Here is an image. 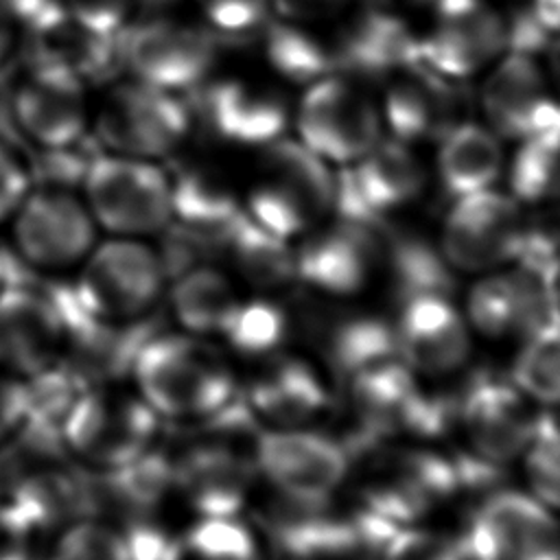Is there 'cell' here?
I'll return each mask as SVG.
<instances>
[{"mask_svg":"<svg viewBox=\"0 0 560 560\" xmlns=\"http://www.w3.org/2000/svg\"><path fill=\"white\" fill-rule=\"evenodd\" d=\"M131 387L160 420L197 422L236 398L221 357L190 332H160L138 341L129 361Z\"/></svg>","mask_w":560,"mask_h":560,"instance_id":"6da1fadb","label":"cell"},{"mask_svg":"<svg viewBox=\"0 0 560 560\" xmlns=\"http://www.w3.org/2000/svg\"><path fill=\"white\" fill-rule=\"evenodd\" d=\"M160 429V416L131 385L105 381L79 389L59 424V442L72 462L105 475L153 453Z\"/></svg>","mask_w":560,"mask_h":560,"instance_id":"7a4b0ae2","label":"cell"},{"mask_svg":"<svg viewBox=\"0 0 560 560\" xmlns=\"http://www.w3.org/2000/svg\"><path fill=\"white\" fill-rule=\"evenodd\" d=\"M72 300L98 322L131 328L164 298L168 269L149 238H98L77 267Z\"/></svg>","mask_w":560,"mask_h":560,"instance_id":"3957f363","label":"cell"},{"mask_svg":"<svg viewBox=\"0 0 560 560\" xmlns=\"http://www.w3.org/2000/svg\"><path fill=\"white\" fill-rule=\"evenodd\" d=\"M79 192L105 236L151 238L173 223V182L162 162L96 151Z\"/></svg>","mask_w":560,"mask_h":560,"instance_id":"277c9868","label":"cell"},{"mask_svg":"<svg viewBox=\"0 0 560 560\" xmlns=\"http://www.w3.org/2000/svg\"><path fill=\"white\" fill-rule=\"evenodd\" d=\"M192 125L182 94L120 74L94 96L90 133L103 151L162 162L182 149Z\"/></svg>","mask_w":560,"mask_h":560,"instance_id":"5b68a950","label":"cell"},{"mask_svg":"<svg viewBox=\"0 0 560 560\" xmlns=\"http://www.w3.org/2000/svg\"><path fill=\"white\" fill-rule=\"evenodd\" d=\"M4 107L24 144L35 151L61 149L90 136L94 88L70 68L31 55L9 85Z\"/></svg>","mask_w":560,"mask_h":560,"instance_id":"8992f818","label":"cell"},{"mask_svg":"<svg viewBox=\"0 0 560 560\" xmlns=\"http://www.w3.org/2000/svg\"><path fill=\"white\" fill-rule=\"evenodd\" d=\"M7 225L15 256L39 273L77 271L101 234L79 188L48 182L33 184Z\"/></svg>","mask_w":560,"mask_h":560,"instance_id":"52a82bcc","label":"cell"},{"mask_svg":"<svg viewBox=\"0 0 560 560\" xmlns=\"http://www.w3.org/2000/svg\"><path fill=\"white\" fill-rule=\"evenodd\" d=\"M217 50L208 28L160 13L136 18L120 42L122 74L184 96L210 79Z\"/></svg>","mask_w":560,"mask_h":560,"instance_id":"ba28073f","label":"cell"},{"mask_svg":"<svg viewBox=\"0 0 560 560\" xmlns=\"http://www.w3.org/2000/svg\"><path fill=\"white\" fill-rule=\"evenodd\" d=\"M68 326L61 293L28 284H0V370L28 381L63 365Z\"/></svg>","mask_w":560,"mask_h":560,"instance_id":"9c48e42d","label":"cell"},{"mask_svg":"<svg viewBox=\"0 0 560 560\" xmlns=\"http://www.w3.org/2000/svg\"><path fill=\"white\" fill-rule=\"evenodd\" d=\"M464 560H560V527L538 497L490 494L459 538Z\"/></svg>","mask_w":560,"mask_h":560,"instance_id":"30bf717a","label":"cell"},{"mask_svg":"<svg viewBox=\"0 0 560 560\" xmlns=\"http://www.w3.org/2000/svg\"><path fill=\"white\" fill-rule=\"evenodd\" d=\"M252 462L282 497L330 501L348 475L350 453L328 435L278 427L256 433Z\"/></svg>","mask_w":560,"mask_h":560,"instance_id":"8fae6325","label":"cell"},{"mask_svg":"<svg viewBox=\"0 0 560 560\" xmlns=\"http://www.w3.org/2000/svg\"><path fill=\"white\" fill-rule=\"evenodd\" d=\"M525 232L514 199L479 190L457 197L442 232V256L448 267L486 271L516 258Z\"/></svg>","mask_w":560,"mask_h":560,"instance_id":"7c38bea8","label":"cell"},{"mask_svg":"<svg viewBox=\"0 0 560 560\" xmlns=\"http://www.w3.org/2000/svg\"><path fill=\"white\" fill-rule=\"evenodd\" d=\"M199 438L168 457L177 494L199 516H238L252 486V464L232 438L199 422Z\"/></svg>","mask_w":560,"mask_h":560,"instance_id":"4fadbf2b","label":"cell"},{"mask_svg":"<svg viewBox=\"0 0 560 560\" xmlns=\"http://www.w3.org/2000/svg\"><path fill=\"white\" fill-rule=\"evenodd\" d=\"M302 142L319 158L350 162L363 158L381 136V120L368 98L341 79H317L298 112Z\"/></svg>","mask_w":560,"mask_h":560,"instance_id":"5bb4252c","label":"cell"},{"mask_svg":"<svg viewBox=\"0 0 560 560\" xmlns=\"http://www.w3.org/2000/svg\"><path fill=\"white\" fill-rule=\"evenodd\" d=\"M192 122L208 136L236 144H269L287 127L284 103L236 79H206L192 90Z\"/></svg>","mask_w":560,"mask_h":560,"instance_id":"9a60e30c","label":"cell"},{"mask_svg":"<svg viewBox=\"0 0 560 560\" xmlns=\"http://www.w3.org/2000/svg\"><path fill=\"white\" fill-rule=\"evenodd\" d=\"M457 422L468 438L470 453L501 466L523 455L534 418L512 383L479 376L457 400Z\"/></svg>","mask_w":560,"mask_h":560,"instance_id":"2e32d148","label":"cell"},{"mask_svg":"<svg viewBox=\"0 0 560 560\" xmlns=\"http://www.w3.org/2000/svg\"><path fill=\"white\" fill-rule=\"evenodd\" d=\"M400 317L394 326L400 359L418 372L442 376L457 370L470 352L466 319L448 295L416 293L400 298Z\"/></svg>","mask_w":560,"mask_h":560,"instance_id":"e0dca14e","label":"cell"},{"mask_svg":"<svg viewBox=\"0 0 560 560\" xmlns=\"http://www.w3.org/2000/svg\"><path fill=\"white\" fill-rule=\"evenodd\" d=\"M269 538L293 560H339L370 549L363 521L337 516L328 501H298L282 497L262 516Z\"/></svg>","mask_w":560,"mask_h":560,"instance_id":"ac0fdd59","label":"cell"},{"mask_svg":"<svg viewBox=\"0 0 560 560\" xmlns=\"http://www.w3.org/2000/svg\"><path fill=\"white\" fill-rule=\"evenodd\" d=\"M481 103L492 127L508 138L560 127V103L547 94L532 55L510 52L486 81Z\"/></svg>","mask_w":560,"mask_h":560,"instance_id":"d6986e66","label":"cell"},{"mask_svg":"<svg viewBox=\"0 0 560 560\" xmlns=\"http://www.w3.org/2000/svg\"><path fill=\"white\" fill-rule=\"evenodd\" d=\"M505 48V20L488 9H472L440 24L420 39V63L442 77H468Z\"/></svg>","mask_w":560,"mask_h":560,"instance_id":"ffe728a7","label":"cell"},{"mask_svg":"<svg viewBox=\"0 0 560 560\" xmlns=\"http://www.w3.org/2000/svg\"><path fill=\"white\" fill-rule=\"evenodd\" d=\"M455 109L457 94L446 77L422 63L405 68L385 96V120L400 142L444 136Z\"/></svg>","mask_w":560,"mask_h":560,"instance_id":"44dd1931","label":"cell"},{"mask_svg":"<svg viewBox=\"0 0 560 560\" xmlns=\"http://www.w3.org/2000/svg\"><path fill=\"white\" fill-rule=\"evenodd\" d=\"M337 66L365 77H381L420 63V39L387 11L363 13L335 50Z\"/></svg>","mask_w":560,"mask_h":560,"instance_id":"7402d4cb","label":"cell"},{"mask_svg":"<svg viewBox=\"0 0 560 560\" xmlns=\"http://www.w3.org/2000/svg\"><path fill=\"white\" fill-rule=\"evenodd\" d=\"M173 182V228L203 245L225 247L243 208L210 173L186 168L171 173Z\"/></svg>","mask_w":560,"mask_h":560,"instance_id":"603a6c76","label":"cell"},{"mask_svg":"<svg viewBox=\"0 0 560 560\" xmlns=\"http://www.w3.org/2000/svg\"><path fill=\"white\" fill-rule=\"evenodd\" d=\"M372 262L374 256L335 225L295 252V278L328 295H352L368 282Z\"/></svg>","mask_w":560,"mask_h":560,"instance_id":"cb8c5ba5","label":"cell"},{"mask_svg":"<svg viewBox=\"0 0 560 560\" xmlns=\"http://www.w3.org/2000/svg\"><path fill=\"white\" fill-rule=\"evenodd\" d=\"M359 197L385 214L413 201L424 186V171L418 158L402 142H376L354 168H346Z\"/></svg>","mask_w":560,"mask_h":560,"instance_id":"d4e9b609","label":"cell"},{"mask_svg":"<svg viewBox=\"0 0 560 560\" xmlns=\"http://www.w3.org/2000/svg\"><path fill=\"white\" fill-rule=\"evenodd\" d=\"M328 402L326 389L302 361H278L249 389L247 405L254 416L278 427H300L315 418Z\"/></svg>","mask_w":560,"mask_h":560,"instance_id":"484cf974","label":"cell"},{"mask_svg":"<svg viewBox=\"0 0 560 560\" xmlns=\"http://www.w3.org/2000/svg\"><path fill=\"white\" fill-rule=\"evenodd\" d=\"M503 166L497 136L479 125H455L442 136L438 153L440 182L455 199L488 190Z\"/></svg>","mask_w":560,"mask_h":560,"instance_id":"4316f807","label":"cell"},{"mask_svg":"<svg viewBox=\"0 0 560 560\" xmlns=\"http://www.w3.org/2000/svg\"><path fill=\"white\" fill-rule=\"evenodd\" d=\"M166 287L171 313L184 332L206 337L221 330L236 304L230 280L210 265H190L177 271Z\"/></svg>","mask_w":560,"mask_h":560,"instance_id":"83f0119b","label":"cell"},{"mask_svg":"<svg viewBox=\"0 0 560 560\" xmlns=\"http://www.w3.org/2000/svg\"><path fill=\"white\" fill-rule=\"evenodd\" d=\"M267 177L293 192L313 219L324 217L332 208L335 177L324 158L311 151L304 142L276 138L265 153Z\"/></svg>","mask_w":560,"mask_h":560,"instance_id":"f1b7e54d","label":"cell"},{"mask_svg":"<svg viewBox=\"0 0 560 560\" xmlns=\"http://www.w3.org/2000/svg\"><path fill=\"white\" fill-rule=\"evenodd\" d=\"M225 249L243 273L256 287L273 289L295 278V249L289 247L287 238H280L258 225L247 212L232 230Z\"/></svg>","mask_w":560,"mask_h":560,"instance_id":"f546056e","label":"cell"},{"mask_svg":"<svg viewBox=\"0 0 560 560\" xmlns=\"http://www.w3.org/2000/svg\"><path fill=\"white\" fill-rule=\"evenodd\" d=\"M330 365L343 376L354 378L372 368L400 359L396 330L378 317H350L337 324L328 337Z\"/></svg>","mask_w":560,"mask_h":560,"instance_id":"4dcf8cb0","label":"cell"},{"mask_svg":"<svg viewBox=\"0 0 560 560\" xmlns=\"http://www.w3.org/2000/svg\"><path fill=\"white\" fill-rule=\"evenodd\" d=\"M44 560H133V540L116 521L74 516L59 527Z\"/></svg>","mask_w":560,"mask_h":560,"instance_id":"1f68e13d","label":"cell"},{"mask_svg":"<svg viewBox=\"0 0 560 560\" xmlns=\"http://www.w3.org/2000/svg\"><path fill=\"white\" fill-rule=\"evenodd\" d=\"M173 560H258V545L236 516H199L175 538Z\"/></svg>","mask_w":560,"mask_h":560,"instance_id":"d6a6232c","label":"cell"},{"mask_svg":"<svg viewBox=\"0 0 560 560\" xmlns=\"http://www.w3.org/2000/svg\"><path fill=\"white\" fill-rule=\"evenodd\" d=\"M265 50L271 66L295 83H313L337 66L330 48L293 24H269Z\"/></svg>","mask_w":560,"mask_h":560,"instance_id":"836d02e7","label":"cell"},{"mask_svg":"<svg viewBox=\"0 0 560 560\" xmlns=\"http://www.w3.org/2000/svg\"><path fill=\"white\" fill-rule=\"evenodd\" d=\"M510 184L523 201H542L560 195V127L523 138L512 162Z\"/></svg>","mask_w":560,"mask_h":560,"instance_id":"e575fe53","label":"cell"},{"mask_svg":"<svg viewBox=\"0 0 560 560\" xmlns=\"http://www.w3.org/2000/svg\"><path fill=\"white\" fill-rule=\"evenodd\" d=\"M385 260L392 269V278L398 287L400 298L416 293L448 295V262L429 243L413 236L394 234Z\"/></svg>","mask_w":560,"mask_h":560,"instance_id":"d590c367","label":"cell"},{"mask_svg":"<svg viewBox=\"0 0 560 560\" xmlns=\"http://www.w3.org/2000/svg\"><path fill=\"white\" fill-rule=\"evenodd\" d=\"M512 385L536 402H560V328L525 337L512 368Z\"/></svg>","mask_w":560,"mask_h":560,"instance_id":"8d00e7d4","label":"cell"},{"mask_svg":"<svg viewBox=\"0 0 560 560\" xmlns=\"http://www.w3.org/2000/svg\"><path fill=\"white\" fill-rule=\"evenodd\" d=\"M219 335L243 354H265L282 343L287 315L269 300H236Z\"/></svg>","mask_w":560,"mask_h":560,"instance_id":"74e56055","label":"cell"},{"mask_svg":"<svg viewBox=\"0 0 560 560\" xmlns=\"http://www.w3.org/2000/svg\"><path fill=\"white\" fill-rule=\"evenodd\" d=\"M468 322L488 337L516 332L518 304L514 282L508 273H490L481 278L468 293Z\"/></svg>","mask_w":560,"mask_h":560,"instance_id":"f35d334b","label":"cell"},{"mask_svg":"<svg viewBox=\"0 0 560 560\" xmlns=\"http://www.w3.org/2000/svg\"><path fill=\"white\" fill-rule=\"evenodd\" d=\"M523 455L532 494L551 510L560 508V424L551 418H534Z\"/></svg>","mask_w":560,"mask_h":560,"instance_id":"ab89813d","label":"cell"},{"mask_svg":"<svg viewBox=\"0 0 560 560\" xmlns=\"http://www.w3.org/2000/svg\"><path fill=\"white\" fill-rule=\"evenodd\" d=\"M247 214L258 225L287 241L302 234L315 221L293 192L269 177L252 190Z\"/></svg>","mask_w":560,"mask_h":560,"instance_id":"60d3db41","label":"cell"},{"mask_svg":"<svg viewBox=\"0 0 560 560\" xmlns=\"http://www.w3.org/2000/svg\"><path fill=\"white\" fill-rule=\"evenodd\" d=\"M35 184L33 155L22 140L0 131V225H7Z\"/></svg>","mask_w":560,"mask_h":560,"instance_id":"b9f144b4","label":"cell"},{"mask_svg":"<svg viewBox=\"0 0 560 560\" xmlns=\"http://www.w3.org/2000/svg\"><path fill=\"white\" fill-rule=\"evenodd\" d=\"M378 551L381 560H464L459 540L413 525L394 529Z\"/></svg>","mask_w":560,"mask_h":560,"instance_id":"7bdbcfd3","label":"cell"},{"mask_svg":"<svg viewBox=\"0 0 560 560\" xmlns=\"http://www.w3.org/2000/svg\"><path fill=\"white\" fill-rule=\"evenodd\" d=\"M214 35L245 37L256 33L267 13V0H195Z\"/></svg>","mask_w":560,"mask_h":560,"instance_id":"ee69618b","label":"cell"},{"mask_svg":"<svg viewBox=\"0 0 560 560\" xmlns=\"http://www.w3.org/2000/svg\"><path fill=\"white\" fill-rule=\"evenodd\" d=\"M66 15L105 35H122L138 18L136 0H66Z\"/></svg>","mask_w":560,"mask_h":560,"instance_id":"f6af8a7d","label":"cell"},{"mask_svg":"<svg viewBox=\"0 0 560 560\" xmlns=\"http://www.w3.org/2000/svg\"><path fill=\"white\" fill-rule=\"evenodd\" d=\"M37 527L11 501L0 499V560H33Z\"/></svg>","mask_w":560,"mask_h":560,"instance_id":"bcb514c9","label":"cell"},{"mask_svg":"<svg viewBox=\"0 0 560 560\" xmlns=\"http://www.w3.org/2000/svg\"><path fill=\"white\" fill-rule=\"evenodd\" d=\"M28 418L26 381L0 370V451L18 440Z\"/></svg>","mask_w":560,"mask_h":560,"instance_id":"7dc6e473","label":"cell"},{"mask_svg":"<svg viewBox=\"0 0 560 560\" xmlns=\"http://www.w3.org/2000/svg\"><path fill=\"white\" fill-rule=\"evenodd\" d=\"M0 11L26 39L57 24L66 15V0H0Z\"/></svg>","mask_w":560,"mask_h":560,"instance_id":"c3c4849f","label":"cell"},{"mask_svg":"<svg viewBox=\"0 0 560 560\" xmlns=\"http://www.w3.org/2000/svg\"><path fill=\"white\" fill-rule=\"evenodd\" d=\"M24 44L22 31L0 11V74L11 66Z\"/></svg>","mask_w":560,"mask_h":560,"instance_id":"681fc988","label":"cell"},{"mask_svg":"<svg viewBox=\"0 0 560 560\" xmlns=\"http://www.w3.org/2000/svg\"><path fill=\"white\" fill-rule=\"evenodd\" d=\"M529 13L549 37L560 33V0H534Z\"/></svg>","mask_w":560,"mask_h":560,"instance_id":"f907efd6","label":"cell"},{"mask_svg":"<svg viewBox=\"0 0 560 560\" xmlns=\"http://www.w3.org/2000/svg\"><path fill=\"white\" fill-rule=\"evenodd\" d=\"M427 2L435 9L440 20L462 15V13H468L479 7V0H427Z\"/></svg>","mask_w":560,"mask_h":560,"instance_id":"816d5d0a","label":"cell"},{"mask_svg":"<svg viewBox=\"0 0 560 560\" xmlns=\"http://www.w3.org/2000/svg\"><path fill=\"white\" fill-rule=\"evenodd\" d=\"M175 2H179V0H136V7H138V11H142V9L160 11V9H166V7L175 4Z\"/></svg>","mask_w":560,"mask_h":560,"instance_id":"f5cc1de1","label":"cell"},{"mask_svg":"<svg viewBox=\"0 0 560 560\" xmlns=\"http://www.w3.org/2000/svg\"><path fill=\"white\" fill-rule=\"evenodd\" d=\"M291 7H326V4H337L341 0H282Z\"/></svg>","mask_w":560,"mask_h":560,"instance_id":"db71d44e","label":"cell"},{"mask_svg":"<svg viewBox=\"0 0 560 560\" xmlns=\"http://www.w3.org/2000/svg\"><path fill=\"white\" fill-rule=\"evenodd\" d=\"M551 66H553L556 79L560 83V39L556 44H551Z\"/></svg>","mask_w":560,"mask_h":560,"instance_id":"11a10c76","label":"cell"},{"mask_svg":"<svg viewBox=\"0 0 560 560\" xmlns=\"http://www.w3.org/2000/svg\"><path fill=\"white\" fill-rule=\"evenodd\" d=\"M0 284H2V262H0Z\"/></svg>","mask_w":560,"mask_h":560,"instance_id":"9f6ffc18","label":"cell"}]
</instances>
